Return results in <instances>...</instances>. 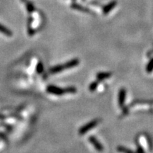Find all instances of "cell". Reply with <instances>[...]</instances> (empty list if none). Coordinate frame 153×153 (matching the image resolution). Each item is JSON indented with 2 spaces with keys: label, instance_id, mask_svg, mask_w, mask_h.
Returning <instances> with one entry per match:
<instances>
[{
  "label": "cell",
  "instance_id": "obj_1",
  "mask_svg": "<svg viewBox=\"0 0 153 153\" xmlns=\"http://www.w3.org/2000/svg\"><path fill=\"white\" fill-rule=\"evenodd\" d=\"M99 121H100L99 119H95V120H93V121H90V122H89L88 123H87V124L85 125V126H82V127L79 129V134L82 135H82L86 134V133H88L90 130L93 129L94 128L96 127L97 125L99 124Z\"/></svg>",
  "mask_w": 153,
  "mask_h": 153
},
{
  "label": "cell",
  "instance_id": "obj_2",
  "mask_svg": "<svg viewBox=\"0 0 153 153\" xmlns=\"http://www.w3.org/2000/svg\"><path fill=\"white\" fill-rule=\"evenodd\" d=\"M47 92L49 94L57 96H61V95L65 94V89H62L59 87L54 86V85H50L47 87Z\"/></svg>",
  "mask_w": 153,
  "mask_h": 153
},
{
  "label": "cell",
  "instance_id": "obj_3",
  "mask_svg": "<svg viewBox=\"0 0 153 153\" xmlns=\"http://www.w3.org/2000/svg\"><path fill=\"white\" fill-rule=\"evenodd\" d=\"M126 89L122 88L120 89L118 92V106L121 108H123L125 106V103H126Z\"/></svg>",
  "mask_w": 153,
  "mask_h": 153
},
{
  "label": "cell",
  "instance_id": "obj_4",
  "mask_svg": "<svg viewBox=\"0 0 153 153\" xmlns=\"http://www.w3.org/2000/svg\"><path fill=\"white\" fill-rule=\"evenodd\" d=\"M89 141L90 143L94 147V148L97 151L101 152V151L103 150V145H102L101 143H99V141L94 136H90V137L89 138Z\"/></svg>",
  "mask_w": 153,
  "mask_h": 153
},
{
  "label": "cell",
  "instance_id": "obj_5",
  "mask_svg": "<svg viewBox=\"0 0 153 153\" xmlns=\"http://www.w3.org/2000/svg\"><path fill=\"white\" fill-rule=\"evenodd\" d=\"M116 4H117V1H112L109 3V4H106L103 7V13L104 15H106L110 12L112 9L116 7Z\"/></svg>",
  "mask_w": 153,
  "mask_h": 153
},
{
  "label": "cell",
  "instance_id": "obj_6",
  "mask_svg": "<svg viewBox=\"0 0 153 153\" xmlns=\"http://www.w3.org/2000/svg\"><path fill=\"white\" fill-rule=\"evenodd\" d=\"M79 64H80V60H79V59L75 58L72 59L70 61L67 62L66 63L64 64V66H65V70H68V69L73 68V67L77 66Z\"/></svg>",
  "mask_w": 153,
  "mask_h": 153
},
{
  "label": "cell",
  "instance_id": "obj_7",
  "mask_svg": "<svg viewBox=\"0 0 153 153\" xmlns=\"http://www.w3.org/2000/svg\"><path fill=\"white\" fill-rule=\"evenodd\" d=\"M111 76H112V73L111 72H99L98 74L96 75V80L98 81H103V80H106V79L110 78Z\"/></svg>",
  "mask_w": 153,
  "mask_h": 153
},
{
  "label": "cell",
  "instance_id": "obj_8",
  "mask_svg": "<svg viewBox=\"0 0 153 153\" xmlns=\"http://www.w3.org/2000/svg\"><path fill=\"white\" fill-rule=\"evenodd\" d=\"M65 70V66H64V64H63V65H55V66L52 67V68L50 70V72L52 74H55V73H58V72L63 71V70Z\"/></svg>",
  "mask_w": 153,
  "mask_h": 153
},
{
  "label": "cell",
  "instance_id": "obj_9",
  "mask_svg": "<svg viewBox=\"0 0 153 153\" xmlns=\"http://www.w3.org/2000/svg\"><path fill=\"white\" fill-rule=\"evenodd\" d=\"M71 7L72 9H76V10L83 11V12H85V13H90V11L88 9H87V8L84 7V6H82V5H80V4H75V3H74V4H72Z\"/></svg>",
  "mask_w": 153,
  "mask_h": 153
},
{
  "label": "cell",
  "instance_id": "obj_10",
  "mask_svg": "<svg viewBox=\"0 0 153 153\" xmlns=\"http://www.w3.org/2000/svg\"><path fill=\"white\" fill-rule=\"evenodd\" d=\"M99 81H98V80H96V81L92 82L89 86V89L92 92H95L96 90V89L99 87Z\"/></svg>",
  "mask_w": 153,
  "mask_h": 153
},
{
  "label": "cell",
  "instance_id": "obj_11",
  "mask_svg": "<svg viewBox=\"0 0 153 153\" xmlns=\"http://www.w3.org/2000/svg\"><path fill=\"white\" fill-rule=\"evenodd\" d=\"M145 70L147 73H151L153 71V58L151 59L150 60V62H148L147 66H146Z\"/></svg>",
  "mask_w": 153,
  "mask_h": 153
},
{
  "label": "cell",
  "instance_id": "obj_12",
  "mask_svg": "<svg viewBox=\"0 0 153 153\" xmlns=\"http://www.w3.org/2000/svg\"><path fill=\"white\" fill-rule=\"evenodd\" d=\"M77 91V89L75 87H69L65 88V94H75Z\"/></svg>",
  "mask_w": 153,
  "mask_h": 153
},
{
  "label": "cell",
  "instance_id": "obj_13",
  "mask_svg": "<svg viewBox=\"0 0 153 153\" xmlns=\"http://www.w3.org/2000/svg\"><path fill=\"white\" fill-rule=\"evenodd\" d=\"M118 151H119V152H133V151L131 150H129V149H127V148H125L124 147H118L117 148Z\"/></svg>",
  "mask_w": 153,
  "mask_h": 153
},
{
  "label": "cell",
  "instance_id": "obj_14",
  "mask_svg": "<svg viewBox=\"0 0 153 153\" xmlns=\"http://www.w3.org/2000/svg\"><path fill=\"white\" fill-rule=\"evenodd\" d=\"M0 31H1V32L4 33V34H6V35H9V36L11 35L10 31H8L7 29H6L5 28L3 27V26H1V25H0Z\"/></svg>",
  "mask_w": 153,
  "mask_h": 153
},
{
  "label": "cell",
  "instance_id": "obj_15",
  "mask_svg": "<svg viewBox=\"0 0 153 153\" xmlns=\"http://www.w3.org/2000/svg\"><path fill=\"white\" fill-rule=\"evenodd\" d=\"M43 64L40 62L37 66V71L38 73H41L43 72Z\"/></svg>",
  "mask_w": 153,
  "mask_h": 153
},
{
  "label": "cell",
  "instance_id": "obj_16",
  "mask_svg": "<svg viewBox=\"0 0 153 153\" xmlns=\"http://www.w3.org/2000/svg\"><path fill=\"white\" fill-rule=\"evenodd\" d=\"M73 1H75V0H73Z\"/></svg>",
  "mask_w": 153,
  "mask_h": 153
}]
</instances>
